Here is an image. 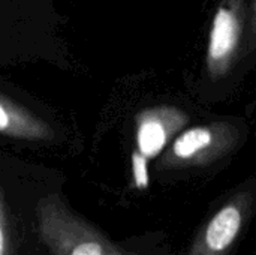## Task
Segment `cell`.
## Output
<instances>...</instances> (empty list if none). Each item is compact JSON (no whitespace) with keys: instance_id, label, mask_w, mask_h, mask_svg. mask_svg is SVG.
<instances>
[{"instance_id":"cell-1","label":"cell","mask_w":256,"mask_h":255,"mask_svg":"<svg viewBox=\"0 0 256 255\" xmlns=\"http://www.w3.org/2000/svg\"><path fill=\"white\" fill-rule=\"evenodd\" d=\"M34 213L38 233L52 255H136L112 243L57 195L39 200Z\"/></svg>"},{"instance_id":"cell-2","label":"cell","mask_w":256,"mask_h":255,"mask_svg":"<svg viewBox=\"0 0 256 255\" xmlns=\"http://www.w3.org/2000/svg\"><path fill=\"white\" fill-rule=\"evenodd\" d=\"M255 30L254 0H222L208 35L206 65L212 78H224L236 66Z\"/></svg>"},{"instance_id":"cell-3","label":"cell","mask_w":256,"mask_h":255,"mask_svg":"<svg viewBox=\"0 0 256 255\" xmlns=\"http://www.w3.org/2000/svg\"><path fill=\"white\" fill-rule=\"evenodd\" d=\"M188 122V114L172 105L150 107L138 113L132 153V182L136 189L148 188V162L168 149Z\"/></svg>"},{"instance_id":"cell-4","label":"cell","mask_w":256,"mask_h":255,"mask_svg":"<svg viewBox=\"0 0 256 255\" xmlns=\"http://www.w3.org/2000/svg\"><path fill=\"white\" fill-rule=\"evenodd\" d=\"M240 138L236 125L216 122L180 132L162 153L159 168L178 170L208 165L230 153Z\"/></svg>"},{"instance_id":"cell-5","label":"cell","mask_w":256,"mask_h":255,"mask_svg":"<svg viewBox=\"0 0 256 255\" xmlns=\"http://www.w3.org/2000/svg\"><path fill=\"white\" fill-rule=\"evenodd\" d=\"M249 204L248 192L230 200L196 234L188 255H226L242 231Z\"/></svg>"},{"instance_id":"cell-6","label":"cell","mask_w":256,"mask_h":255,"mask_svg":"<svg viewBox=\"0 0 256 255\" xmlns=\"http://www.w3.org/2000/svg\"><path fill=\"white\" fill-rule=\"evenodd\" d=\"M0 135L26 141L52 140L54 131L27 108L0 95Z\"/></svg>"},{"instance_id":"cell-7","label":"cell","mask_w":256,"mask_h":255,"mask_svg":"<svg viewBox=\"0 0 256 255\" xmlns=\"http://www.w3.org/2000/svg\"><path fill=\"white\" fill-rule=\"evenodd\" d=\"M0 255H10L8 210H6V201L2 188H0Z\"/></svg>"}]
</instances>
